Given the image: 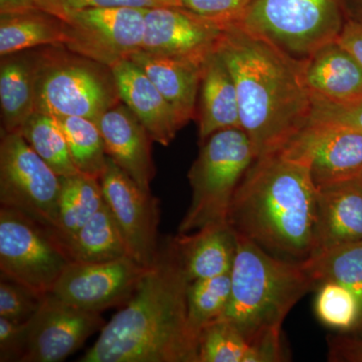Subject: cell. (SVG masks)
<instances>
[{"mask_svg": "<svg viewBox=\"0 0 362 362\" xmlns=\"http://www.w3.org/2000/svg\"><path fill=\"white\" fill-rule=\"evenodd\" d=\"M105 324L101 313L75 308L49 293L30 318L21 362L65 361Z\"/></svg>", "mask_w": 362, "mask_h": 362, "instance_id": "14", "label": "cell"}, {"mask_svg": "<svg viewBox=\"0 0 362 362\" xmlns=\"http://www.w3.org/2000/svg\"><path fill=\"white\" fill-rule=\"evenodd\" d=\"M54 117L65 135L71 159L78 173L100 180L108 156L97 123L84 117Z\"/></svg>", "mask_w": 362, "mask_h": 362, "instance_id": "27", "label": "cell"}, {"mask_svg": "<svg viewBox=\"0 0 362 362\" xmlns=\"http://www.w3.org/2000/svg\"><path fill=\"white\" fill-rule=\"evenodd\" d=\"M146 9L105 7L66 14L63 45L112 68L141 49Z\"/></svg>", "mask_w": 362, "mask_h": 362, "instance_id": "10", "label": "cell"}, {"mask_svg": "<svg viewBox=\"0 0 362 362\" xmlns=\"http://www.w3.org/2000/svg\"><path fill=\"white\" fill-rule=\"evenodd\" d=\"M282 156L308 168L316 187L362 173V130L309 122L290 138Z\"/></svg>", "mask_w": 362, "mask_h": 362, "instance_id": "12", "label": "cell"}, {"mask_svg": "<svg viewBox=\"0 0 362 362\" xmlns=\"http://www.w3.org/2000/svg\"><path fill=\"white\" fill-rule=\"evenodd\" d=\"M286 361L281 332L269 333L257 341L250 343L247 362H278Z\"/></svg>", "mask_w": 362, "mask_h": 362, "instance_id": "38", "label": "cell"}, {"mask_svg": "<svg viewBox=\"0 0 362 362\" xmlns=\"http://www.w3.org/2000/svg\"><path fill=\"white\" fill-rule=\"evenodd\" d=\"M105 202L120 230L128 254L146 268L153 265L159 251V206L111 157L100 177Z\"/></svg>", "mask_w": 362, "mask_h": 362, "instance_id": "11", "label": "cell"}, {"mask_svg": "<svg viewBox=\"0 0 362 362\" xmlns=\"http://www.w3.org/2000/svg\"><path fill=\"white\" fill-rule=\"evenodd\" d=\"M40 8L37 0H0V13H20Z\"/></svg>", "mask_w": 362, "mask_h": 362, "instance_id": "41", "label": "cell"}, {"mask_svg": "<svg viewBox=\"0 0 362 362\" xmlns=\"http://www.w3.org/2000/svg\"><path fill=\"white\" fill-rule=\"evenodd\" d=\"M103 136L107 156L146 192L156 176L148 131L135 114L119 102L97 121Z\"/></svg>", "mask_w": 362, "mask_h": 362, "instance_id": "16", "label": "cell"}, {"mask_svg": "<svg viewBox=\"0 0 362 362\" xmlns=\"http://www.w3.org/2000/svg\"><path fill=\"white\" fill-rule=\"evenodd\" d=\"M330 361L362 362V338L337 337L329 343Z\"/></svg>", "mask_w": 362, "mask_h": 362, "instance_id": "39", "label": "cell"}, {"mask_svg": "<svg viewBox=\"0 0 362 362\" xmlns=\"http://www.w3.org/2000/svg\"><path fill=\"white\" fill-rule=\"evenodd\" d=\"M121 102L113 70L63 45L40 47L35 83V112L84 117L97 122Z\"/></svg>", "mask_w": 362, "mask_h": 362, "instance_id": "5", "label": "cell"}, {"mask_svg": "<svg viewBox=\"0 0 362 362\" xmlns=\"http://www.w3.org/2000/svg\"><path fill=\"white\" fill-rule=\"evenodd\" d=\"M346 16L362 21V0H344Z\"/></svg>", "mask_w": 362, "mask_h": 362, "instance_id": "42", "label": "cell"}, {"mask_svg": "<svg viewBox=\"0 0 362 362\" xmlns=\"http://www.w3.org/2000/svg\"><path fill=\"white\" fill-rule=\"evenodd\" d=\"M66 249L78 263H104L129 256L106 202L69 240Z\"/></svg>", "mask_w": 362, "mask_h": 362, "instance_id": "25", "label": "cell"}, {"mask_svg": "<svg viewBox=\"0 0 362 362\" xmlns=\"http://www.w3.org/2000/svg\"><path fill=\"white\" fill-rule=\"evenodd\" d=\"M63 42V18L44 9L0 13V57Z\"/></svg>", "mask_w": 362, "mask_h": 362, "instance_id": "24", "label": "cell"}, {"mask_svg": "<svg viewBox=\"0 0 362 362\" xmlns=\"http://www.w3.org/2000/svg\"><path fill=\"white\" fill-rule=\"evenodd\" d=\"M230 279V303L223 318L249 343L281 332L290 310L316 288L302 263L276 258L242 235H238Z\"/></svg>", "mask_w": 362, "mask_h": 362, "instance_id": "4", "label": "cell"}, {"mask_svg": "<svg viewBox=\"0 0 362 362\" xmlns=\"http://www.w3.org/2000/svg\"><path fill=\"white\" fill-rule=\"evenodd\" d=\"M230 273L188 283V323L197 337L207 324L223 318L225 315L230 303Z\"/></svg>", "mask_w": 362, "mask_h": 362, "instance_id": "30", "label": "cell"}, {"mask_svg": "<svg viewBox=\"0 0 362 362\" xmlns=\"http://www.w3.org/2000/svg\"><path fill=\"white\" fill-rule=\"evenodd\" d=\"M225 28L182 6L147 8L141 49L156 56L204 63Z\"/></svg>", "mask_w": 362, "mask_h": 362, "instance_id": "15", "label": "cell"}, {"mask_svg": "<svg viewBox=\"0 0 362 362\" xmlns=\"http://www.w3.org/2000/svg\"><path fill=\"white\" fill-rule=\"evenodd\" d=\"M61 180L57 233L66 247L69 240L104 206L105 199L99 178L77 173L61 176Z\"/></svg>", "mask_w": 362, "mask_h": 362, "instance_id": "26", "label": "cell"}, {"mask_svg": "<svg viewBox=\"0 0 362 362\" xmlns=\"http://www.w3.org/2000/svg\"><path fill=\"white\" fill-rule=\"evenodd\" d=\"M40 8L63 18L74 11L105 7H138L153 8L180 6V0H37Z\"/></svg>", "mask_w": 362, "mask_h": 362, "instance_id": "34", "label": "cell"}, {"mask_svg": "<svg viewBox=\"0 0 362 362\" xmlns=\"http://www.w3.org/2000/svg\"><path fill=\"white\" fill-rule=\"evenodd\" d=\"M316 289L314 309L321 323L342 331L362 326L361 303L351 290L334 281L319 283Z\"/></svg>", "mask_w": 362, "mask_h": 362, "instance_id": "31", "label": "cell"}, {"mask_svg": "<svg viewBox=\"0 0 362 362\" xmlns=\"http://www.w3.org/2000/svg\"><path fill=\"white\" fill-rule=\"evenodd\" d=\"M317 187L308 168L280 152L255 159L228 223L276 258L303 263L316 249Z\"/></svg>", "mask_w": 362, "mask_h": 362, "instance_id": "3", "label": "cell"}, {"mask_svg": "<svg viewBox=\"0 0 362 362\" xmlns=\"http://www.w3.org/2000/svg\"><path fill=\"white\" fill-rule=\"evenodd\" d=\"M189 282L218 277L232 271L238 235L228 223H214L175 238Z\"/></svg>", "mask_w": 362, "mask_h": 362, "instance_id": "22", "label": "cell"}, {"mask_svg": "<svg viewBox=\"0 0 362 362\" xmlns=\"http://www.w3.org/2000/svg\"><path fill=\"white\" fill-rule=\"evenodd\" d=\"M302 265L316 287L324 281H334L351 290L362 312V240L319 252Z\"/></svg>", "mask_w": 362, "mask_h": 362, "instance_id": "28", "label": "cell"}, {"mask_svg": "<svg viewBox=\"0 0 362 362\" xmlns=\"http://www.w3.org/2000/svg\"><path fill=\"white\" fill-rule=\"evenodd\" d=\"M361 178H362V173H361Z\"/></svg>", "mask_w": 362, "mask_h": 362, "instance_id": "43", "label": "cell"}, {"mask_svg": "<svg viewBox=\"0 0 362 362\" xmlns=\"http://www.w3.org/2000/svg\"><path fill=\"white\" fill-rule=\"evenodd\" d=\"M188 281L175 238L129 301L100 331L81 362H197L199 337L187 318Z\"/></svg>", "mask_w": 362, "mask_h": 362, "instance_id": "1", "label": "cell"}, {"mask_svg": "<svg viewBox=\"0 0 362 362\" xmlns=\"http://www.w3.org/2000/svg\"><path fill=\"white\" fill-rule=\"evenodd\" d=\"M337 40L362 66V21L346 16Z\"/></svg>", "mask_w": 362, "mask_h": 362, "instance_id": "40", "label": "cell"}, {"mask_svg": "<svg viewBox=\"0 0 362 362\" xmlns=\"http://www.w3.org/2000/svg\"><path fill=\"white\" fill-rule=\"evenodd\" d=\"M255 159L251 139L240 127L218 131L202 142L188 171L192 199L178 233L228 223L233 197Z\"/></svg>", "mask_w": 362, "mask_h": 362, "instance_id": "6", "label": "cell"}, {"mask_svg": "<svg viewBox=\"0 0 362 362\" xmlns=\"http://www.w3.org/2000/svg\"><path fill=\"white\" fill-rule=\"evenodd\" d=\"M345 20L344 0H254L235 23L303 62L337 40Z\"/></svg>", "mask_w": 362, "mask_h": 362, "instance_id": "7", "label": "cell"}, {"mask_svg": "<svg viewBox=\"0 0 362 362\" xmlns=\"http://www.w3.org/2000/svg\"><path fill=\"white\" fill-rule=\"evenodd\" d=\"M250 343L226 319L207 324L199 335L197 362H247Z\"/></svg>", "mask_w": 362, "mask_h": 362, "instance_id": "32", "label": "cell"}, {"mask_svg": "<svg viewBox=\"0 0 362 362\" xmlns=\"http://www.w3.org/2000/svg\"><path fill=\"white\" fill-rule=\"evenodd\" d=\"M216 52L232 74L240 127L251 139L256 158L276 153L310 119L303 62L239 23L226 26Z\"/></svg>", "mask_w": 362, "mask_h": 362, "instance_id": "2", "label": "cell"}, {"mask_svg": "<svg viewBox=\"0 0 362 362\" xmlns=\"http://www.w3.org/2000/svg\"><path fill=\"white\" fill-rule=\"evenodd\" d=\"M61 176L30 146L20 132H2L0 204L56 230Z\"/></svg>", "mask_w": 362, "mask_h": 362, "instance_id": "9", "label": "cell"}, {"mask_svg": "<svg viewBox=\"0 0 362 362\" xmlns=\"http://www.w3.org/2000/svg\"><path fill=\"white\" fill-rule=\"evenodd\" d=\"M317 209L316 249L313 256L342 245L361 242V175L317 187Z\"/></svg>", "mask_w": 362, "mask_h": 362, "instance_id": "17", "label": "cell"}, {"mask_svg": "<svg viewBox=\"0 0 362 362\" xmlns=\"http://www.w3.org/2000/svg\"><path fill=\"white\" fill-rule=\"evenodd\" d=\"M73 263L58 233L11 207H0V276L45 296Z\"/></svg>", "mask_w": 362, "mask_h": 362, "instance_id": "8", "label": "cell"}, {"mask_svg": "<svg viewBox=\"0 0 362 362\" xmlns=\"http://www.w3.org/2000/svg\"><path fill=\"white\" fill-rule=\"evenodd\" d=\"M44 298L16 281L6 277L0 279V317L28 320L39 310Z\"/></svg>", "mask_w": 362, "mask_h": 362, "instance_id": "33", "label": "cell"}, {"mask_svg": "<svg viewBox=\"0 0 362 362\" xmlns=\"http://www.w3.org/2000/svg\"><path fill=\"white\" fill-rule=\"evenodd\" d=\"M152 81L175 112L181 128L197 118V98L204 63L138 51L129 58Z\"/></svg>", "mask_w": 362, "mask_h": 362, "instance_id": "20", "label": "cell"}, {"mask_svg": "<svg viewBox=\"0 0 362 362\" xmlns=\"http://www.w3.org/2000/svg\"><path fill=\"white\" fill-rule=\"evenodd\" d=\"M30 320L0 317V361H21L25 354Z\"/></svg>", "mask_w": 362, "mask_h": 362, "instance_id": "37", "label": "cell"}, {"mask_svg": "<svg viewBox=\"0 0 362 362\" xmlns=\"http://www.w3.org/2000/svg\"><path fill=\"white\" fill-rule=\"evenodd\" d=\"M112 70L121 101L139 119L153 142L168 146L180 127L165 98L146 74L130 59L116 64Z\"/></svg>", "mask_w": 362, "mask_h": 362, "instance_id": "18", "label": "cell"}, {"mask_svg": "<svg viewBox=\"0 0 362 362\" xmlns=\"http://www.w3.org/2000/svg\"><path fill=\"white\" fill-rule=\"evenodd\" d=\"M195 120L199 125V144L218 131L242 128L235 82L216 49L204 63Z\"/></svg>", "mask_w": 362, "mask_h": 362, "instance_id": "21", "label": "cell"}, {"mask_svg": "<svg viewBox=\"0 0 362 362\" xmlns=\"http://www.w3.org/2000/svg\"><path fill=\"white\" fill-rule=\"evenodd\" d=\"M254 0H180V6L220 23H237Z\"/></svg>", "mask_w": 362, "mask_h": 362, "instance_id": "35", "label": "cell"}, {"mask_svg": "<svg viewBox=\"0 0 362 362\" xmlns=\"http://www.w3.org/2000/svg\"><path fill=\"white\" fill-rule=\"evenodd\" d=\"M39 49L0 57L2 132H18L35 112V83Z\"/></svg>", "mask_w": 362, "mask_h": 362, "instance_id": "23", "label": "cell"}, {"mask_svg": "<svg viewBox=\"0 0 362 362\" xmlns=\"http://www.w3.org/2000/svg\"><path fill=\"white\" fill-rule=\"evenodd\" d=\"M148 269L129 256L104 263L73 262L51 294L75 308L101 313L127 303Z\"/></svg>", "mask_w": 362, "mask_h": 362, "instance_id": "13", "label": "cell"}, {"mask_svg": "<svg viewBox=\"0 0 362 362\" xmlns=\"http://www.w3.org/2000/svg\"><path fill=\"white\" fill-rule=\"evenodd\" d=\"M303 76L312 96L337 104L362 101V66L337 40L303 61Z\"/></svg>", "mask_w": 362, "mask_h": 362, "instance_id": "19", "label": "cell"}, {"mask_svg": "<svg viewBox=\"0 0 362 362\" xmlns=\"http://www.w3.org/2000/svg\"><path fill=\"white\" fill-rule=\"evenodd\" d=\"M18 132L57 175L80 173L71 159L65 135L54 116L33 112Z\"/></svg>", "mask_w": 362, "mask_h": 362, "instance_id": "29", "label": "cell"}, {"mask_svg": "<svg viewBox=\"0 0 362 362\" xmlns=\"http://www.w3.org/2000/svg\"><path fill=\"white\" fill-rule=\"evenodd\" d=\"M311 101L309 122L333 124L362 130V101L351 104L331 103L312 95Z\"/></svg>", "mask_w": 362, "mask_h": 362, "instance_id": "36", "label": "cell"}]
</instances>
